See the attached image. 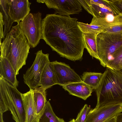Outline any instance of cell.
Here are the masks:
<instances>
[{"label": "cell", "mask_w": 122, "mask_h": 122, "mask_svg": "<svg viewBox=\"0 0 122 122\" xmlns=\"http://www.w3.org/2000/svg\"><path fill=\"white\" fill-rule=\"evenodd\" d=\"M91 109L87 104H85L78 113L75 122H85L87 115Z\"/></svg>", "instance_id": "cell-25"}, {"label": "cell", "mask_w": 122, "mask_h": 122, "mask_svg": "<svg viewBox=\"0 0 122 122\" xmlns=\"http://www.w3.org/2000/svg\"><path fill=\"white\" fill-rule=\"evenodd\" d=\"M78 0L80 3L81 6H82L89 14L92 15V14L89 7L85 0Z\"/></svg>", "instance_id": "cell-26"}, {"label": "cell", "mask_w": 122, "mask_h": 122, "mask_svg": "<svg viewBox=\"0 0 122 122\" xmlns=\"http://www.w3.org/2000/svg\"><path fill=\"white\" fill-rule=\"evenodd\" d=\"M97 33H84L83 36L85 48L92 57L99 60L96 41Z\"/></svg>", "instance_id": "cell-19"}, {"label": "cell", "mask_w": 122, "mask_h": 122, "mask_svg": "<svg viewBox=\"0 0 122 122\" xmlns=\"http://www.w3.org/2000/svg\"><path fill=\"white\" fill-rule=\"evenodd\" d=\"M0 45V57L7 59L16 75L25 65L30 48L27 40L19 24L12 26Z\"/></svg>", "instance_id": "cell-2"}, {"label": "cell", "mask_w": 122, "mask_h": 122, "mask_svg": "<svg viewBox=\"0 0 122 122\" xmlns=\"http://www.w3.org/2000/svg\"><path fill=\"white\" fill-rule=\"evenodd\" d=\"M115 121L116 118L115 117L108 119L104 122H115Z\"/></svg>", "instance_id": "cell-29"}, {"label": "cell", "mask_w": 122, "mask_h": 122, "mask_svg": "<svg viewBox=\"0 0 122 122\" xmlns=\"http://www.w3.org/2000/svg\"><path fill=\"white\" fill-rule=\"evenodd\" d=\"M96 41L99 61L106 67L112 55L122 46V35L102 32L97 36Z\"/></svg>", "instance_id": "cell-5"}, {"label": "cell", "mask_w": 122, "mask_h": 122, "mask_svg": "<svg viewBox=\"0 0 122 122\" xmlns=\"http://www.w3.org/2000/svg\"><path fill=\"white\" fill-rule=\"evenodd\" d=\"M16 76L15 71L9 61L5 58L0 57V77L17 87L19 82L16 78Z\"/></svg>", "instance_id": "cell-15"}, {"label": "cell", "mask_w": 122, "mask_h": 122, "mask_svg": "<svg viewBox=\"0 0 122 122\" xmlns=\"http://www.w3.org/2000/svg\"><path fill=\"white\" fill-rule=\"evenodd\" d=\"M41 20V13H30L18 24L31 48L36 46L42 39Z\"/></svg>", "instance_id": "cell-6"}, {"label": "cell", "mask_w": 122, "mask_h": 122, "mask_svg": "<svg viewBox=\"0 0 122 122\" xmlns=\"http://www.w3.org/2000/svg\"><path fill=\"white\" fill-rule=\"evenodd\" d=\"M89 6L93 17H105L109 14L115 15L111 9L107 6L104 0H85Z\"/></svg>", "instance_id": "cell-16"}, {"label": "cell", "mask_w": 122, "mask_h": 122, "mask_svg": "<svg viewBox=\"0 0 122 122\" xmlns=\"http://www.w3.org/2000/svg\"><path fill=\"white\" fill-rule=\"evenodd\" d=\"M57 84L62 86L69 84L81 82V78L70 66L64 62L56 61L51 62Z\"/></svg>", "instance_id": "cell-10"}, {"label": "cell", "mask_w": 122, "mask_h": 122, "mask_svg": "<svg viewBox=\"0 0 122 122\" xmlns=\"http://www.w3.org/2000/svg\"><path fill=\"white\" fill-rule=\"evenodd\" d=\"M0 44L2 43L1 39H4L6 34L10 30L14 21L9 14L7 0H0Z\"/></svg>", "instance_id": "cell-13"}, {"label": "cell", "mask_w": 122, "mask_h": 122, "mask_svg": "<svg viewBox=\"0 0 122 122\" xmlns=\"http://www.w3.org/2000/svg\"><path fill=\"white\" fill-rule=\"evenodd\" d=\"M115 122H122V113L117 115L116 117Z\"/></svg>", "instance_id": "cell-28"}, {"label": "cell", "mask_w": 122, "mask_h": 122, "mask_svg": "<svg viewBox=\"0 0 122 122\" xmlns=\"http://www.w3.org/2000/svg\"><path fill=\"white\" fill-rule=\"evenodd\" d=\"M102 75L101 73L85 72L81 79L83 82L95 90L99 84Z\"/></svg>", "instance_id": "cell-21"}, {"label": "cell", "mask_w": 122, "mask_h": 122, "mask_svg": "<svg viewBox=\"0 0 122 122\" xmlns=\"http://www.w3.org/2000/svg\"><path fill=\"white\" fill-rule=\"evenodd\" d=\"M106 67L119 71L122 68V46L111 56Z\"/></svg>", "instance_id": "cell-23"}, {"label": "cell", "mask_w": 122, "mask_h": 122, "mask_svg": "<svg viewBox=\"0 0 122 122\" xmlns=\"http://www.w3.org/2000/svg\"><path fill=\"white\" fill-rule=\"evenodd\" d=\"M46 90L43 87L41 86L33 90L36 114L39 119L43 113L47 101L46 98Z\"/></svg>", "instance_id": "cell-17"}, {"label": "cell", "mask_w": 122, "mask_h": 122, "mask_svg": "<svg viewBox=\"0 0 122 122\" xmlns=\"http://www.w3.org/2000/svg\"><path fill=\"white\" fill-rule=\"evenodd\" d=\"M69 94L86 100L91 95L93 89L81 82L73 83L62 86Z\"/></svg>", "instance_id": "cell-14"}, {"label": "cell", "mask_w": 122, "mask_h": 122, "mask_svg": "<svg viewBox=\"0 0 122 122\" xmlns=\"http://www.w3.org/2000/svg\"><path fill=\"white\" fill-rule=\"evenodd\" d=\"M69 122H75V119H73L70 121Z\"/></svg>", "instance_id": "cell-31"}, {"label": "cell", "mask_w": 122, "mask_h": 122, "mask_svg": "<svg viewBox=\"0 0 122 122\" xmlns=\"http://www.w3.org/2000/svg\"><path fill=\"white\" fill-rule=\"evenodd\" d=\"M39 122H66L57 117L54 112L49 101H47L43 113L40 117Z\"/></svg>", "instance_id": "cell-22"}, {"label": "cell", "mask_w": 122, "mask_h": 122, "mask_svg": "<svg viewBox=\"0 0 122 122\" xmlns=\"http://www.w3.org/2000/svg\"><path fill=\"white\" fill-rule=\"evenodd\" d=\"M122 112V104H113L91 109L85 122H104Z\"/></svg>", "instance_id": "cell-9"}, {"label": "cell", "mask_w": 122, "mask_h": 122, "mask_svg": "<svg viewBox=\"0 0 122 122\" xmlns=\"http://www.w3.org/2000/svg\"><path fill=\"white\" fill-rule=\"evenodd\" d=\"M122 74V68L120 70L118 71Z\"/></svg>", "instance_id": "cell-32"}, {"label": "cell", "mask_w": 122, "mask_h": 122, "mask_svg": "<svg viewBox=\"0 0 122 122\" xmlns=\"http://www.w3.org/2000/svg\"><path fill=\"white\" fill-rule=\"evenodd\" d=\"M21 94L16 87L0 77V99L4 102L15 122H25V113Z\"/></svg>", "instance_id": "cell-4"}, {"label": "cell", "mask_w": 122, "mask_h": 122, "mask_svg": "<svg viewBox=\"0 0 122 122\" xmlns=\"http://www.w3.org/2000/svg\"><path fill=\"white\" fill-rule=\"evenodd\" d=\"M9 14L14 22L19 24L29 13L31 3L28 0H7Z\"/></svg>", "instance_id": "cell-11"}, {"label": "cell", "mask_w": 122, "mask_h": 122, "mask_svg": "<svg viewBox=\"0 0 122 122\" xmlns=\"http://www.w3.org/2000/svg\"><path fill=\"white\" fill-rule=\"evenodd\" d=\"M0 122H4L3 119V113L0 112Z\"/></svg>", "instance_id": "cell-30"}, {"label": "cell", "mask_w": 122, "mask_h": 122, "mask_svg": "<svg viewBox=\"0 0 122 122\" xmlns=\"http://www.w3.org/2000/svg\"><path fill=\"white\" fill-rule=\"evenodd\" d=\"M33 90L30 89L27 92L21 94L25 113V122H39V118L36 114Z\"/></svg>", "instance_id": "cell-12"}, {"label": "cell", "mask_w": 122, "mask_h": 122, "mask_svg": "<svg viewBox=\"0 0 122 122\" xmlns=\"http://www.w3.org/2000/svg\"><path fill=\"white\" fill-rule=\"evenodd\" d=\"M103 28V32L122 35V12L115 15L114 20Z\"/></svg>", "instance_id": "cell-20"}, {"label": "cell", "mask_w": 122, "mask_h": 122, "mask_svg": "<svg viewBox=\"0 0 122 122\" xmlns=\"http://www.w3.org/2000/svg\"><path fill=\"white\" fill-rule=\"evenodd\" d=\"M77 20L54 14H47L41 21L42 39L61 56L73 61L82 58L85 48Z\"/></svg>", "instance_id": "cell-1"}, {"label": "cell", "mask_w": 122, "mask_h": 122, "mask_svg": "<svg viewBox=\"0 0 122 122\" xmlns=\"http://www.w3.org/2000/svg\"><path fill=\"white\" fill-rule=\"evenodd\" d=\"M57 84L56 77L51 62L45 66L41 75L40 86L46 90Z\"/></svg>", "instance_id": "cell-18"}, {"label": "cell", "mask_w": 122, "mask_h": 122, "mask_svg": "<svg viewBox=\"0 0 122 122\" xmlns=\"http://www.w3.org/2000/svg\"><path fill=\"white\" fill-rule=\"evenodd\" d=\"M36 54V58L32 65L23 75L24 83L30 89L33 90L40 86L43 71L46 66L50 62L49 54H44L42 50L38 51Z\"/></svg>", "instance_id": "cell-7"}, {"label": "cell", "mask_w": 122, "mask_h": 122, "mask_svg": "<svg viewBox=\"0 0 122 122\" xmlns=\"http://www.w3.org/2000/svg\"><path fill=\"white\" fill-rule=\"evenodd\" d=\"M95 90L97 98L96 107L122 104V74L118 71L106 67Z\"/></svg>", "instance_id": "cell-3"}, {"label": "cell", "mask_w": 122, "mask_h": 122, "mask_svg": "<svg viewBox=\"0 0 122 122\" xmlns=\"http://www.w3.org/2000/svg\"><path fill=\"white\" fill-rule=\"evenodd\" d=\"M112 2L117 7L119 10L122 12V0H111Z\"/></svg>", "instance_id": "cell-27"}, {"label": "cell", "mask_w": 122, "mask_h": 122, "mask_svg": "<svg viewBox=\"0 0 122 122\" xmlns=\"http://www.w3.org/2000/svg\"><path fill=\"white\" fill-rule=\"evenodd\" d=\"M77 24L83 33H97L99 34L103 31V28L101 26L89 24L78 21Z\"/></svg>", "instance_id": "cell-24"}, {"label": "cell", "mask_w": 122, "mask_h": 122, "mask_svg": "<svg viewBox=\"0 0 122 122\" xmlns=\"http://www.w3.org/2000/svg\"><path fill=\"white\" fill-rule=\"evenodd\" d=\"M37 1L45 3L48 8L54 9L55 14L69 16L71 14H79L82 10L78 0H42Z\"/></svg>", "instance_id": "cell-8"}]
</instances>
